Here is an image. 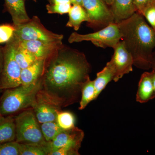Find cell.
Masks as SVG:
<instances>
[{
  "label": "cell",
  "instance_id": "cell-1",
  "mask_svg": "<svg viewBox=\"0 0 155 155\" xmlns=\"http://www.w3.org/2000/svg\"><path fill=\"white\" fill-rule=\"evenodd\" d=\"M91 67L85 55L63 44L45 59L40 91L61 108L80 101Z\"/></svg>",
  "mask_w": 155,
  "mask_h": 155
},
{
  "label": "cell",
  "instance_id": "cell-2",
  "mask_svg": "<svg viewBox=\"0 0 155 155\" xmlns=\"http://www.w3.org/2000/svg\"><path fill=\"white\" fill-rule=\"evenodd\" d=\"M117 24L121 40L133 58L134 65L143 70L152 68L155 49V29L137 12Z\"/></svg>",
  "mask_w": 155,
  "mask_h": 155
},
{
  "label": "cell",
  "instance_id": "cell-3",
  "mask_svg": "<svg viewBox=\"0 0 155 155\" xmlns=\"http://www.w3.org/2000/svg\"><path fill=\"white\" fill-rule=\"evenodd\" d=\"M41 77L30 85L5 90L0 98V111L4 116H11L32 108L41 88Z\"/></svg>",
  "mask_w": 155,
  "mask_h": 155
},
{
  "label": "cell",
  "instance_id": "cell-4",
  "mask_svg": "<svg viewBox=\"0 0 155 155\" xmlns=\"http://www.w3.org/2000/svg\"><path fill=\"white\" fill-rule=\"evenodd\" d=\"M15 122L16 141L22 144L41 146L45 148L47 142L32 108L20 112L15 116Z\"/></svg>",
  "mask_w": 155,
  "mask_h": 155
},
{
  "label": "cell",
  "instance_id": "cell-5",
  "mask_svg": "<svg viewBox=\"0 0 155 155\" xmlns=\"http://www.w3.org/2000/svg\"><path fill=\"white\" fill-rule=\"evenodd\" d=\"M17 39L14 35L3 48L4 64L1 77V90L14 88L21 85L22 69L16 61L15 50Z\"/></svg>",
  "mask_w": 155,
  "mask_h": 155
},
{
  "label": "cell",
  "instance_id": "cell-6",
  "mask_svg": "<svg viewBox=\"0 0 155 155\" xmlns=\"http://www.w3.org/2000/svg\"><path fill=\"white\" fill-rule=\"evenodd\" d=\"M121 38L122 36L118 25L112 22L102 29L93 33L80 34L76 32H72L68 41L69 43L89 41L98 47L114 48L121 40Z\"/></svg>",
  "mask_w": 155,
  "mask_h": 155
},
{
  "label": "cell",
  "instance_id": "cell-7",
  "mask_svg": "<svg viewBox=\"0 0 155 155\" xmlns=\"http://www.w3.org/2000/svg\"><path fill=\"white\" fill-rule=\"evenodd\" d=\"M14 36L22 41L35 40L48 42H62L64 35L48 30L42 24L38 16L28 22L15 26Z\"/></svg>",
  "mask_w": 155,
  "mask_h": 155
},
{
  "label": "cell",
  "instance_id": "cell-8",
  "mask_svg": "<svg viewBox=\"0 0 155 155\" xmlns=\"http://www.w3.org/2000/svg\"><path fill=\"white\" fill-rule=\"evenodd\" d=\"M82 3L88 14L91 27L103 28L114 22L110 10L104 0H82Z\"/></svg>",
  "mask_w": 155,
  "mask_h": 155
},
{
  "label": "cell",
  "instance_id": "cell-9",
  "mask_svg": "<svg viewBox=\"0 0 155 155\" xmlns=\"http://www.w3.org/2000/svg\"><path fill=\"white\" fill-rule=\"evenodd\" d=\"M113 49L114 54L107 64L114 72V81L117 82L125 74L133 71V59L122 41H120Z\"/></svg>",
  "mask_w": 155,
  "mask_h": 155
},
{
  "label": "cell",
  "instance_id": "cell-10",
  "mask_svg": "<svg viewBox=\"0 0 155 155\" xmlns=\"http://www.w3.org/2000/svg\"><path fill=\"white\" fill-rule=\"evenodd\" d=\"M32 108L40 124L56 121L57 114L62 110L40 91Z\"/></svg>",
  "mask_w": 155,
  "mask_h": 155
},
{
  "label": "cell",
  "instance_id": "cell-11",
  "mask_svg": "<svg viewBox=\"0 0 155 155\" xmlns=\"http://www.w3.org/2000/svg\"><path fill=\"white\" fill-rule=\"evenodd\" d=\"M84 136L83 130L75 126L69 130H62L53 140L47 143L45 149L48 155L72 142L83 140Z\"/></svg>",
  "mask_w": 155,
  "mask_h": 155
},
{
  "label": "cell",
  "instance_id": "cell-12",
  "mask_svg": "<svg viewBox=\"0 0 155 155\" xmlns=\"http://www.w3.org/2000/svg\"><path fill=\"white\" fill-rule=\"evenodd\" d=\"M19 40V39H18ZM22 47L29 50L38 59H46L63 45V42L19 41Z\"/></svg>",
  "mask_w": 155,
  "mask_h": 155
},
{
  "label": "cell",
  "instance_id": "cell-13",
  "mask_svg": "<svg viewBox=\"0 0 155 155\" xmlns=\"http://www.w3.org/2000/svg\"><path fill=\"white\" fill-rule=\"evenodd\" d=\"M110 6L114 23L126 20L137 12L133 0H114Z\"/></svg>",
  "mask_w": 155,
  "mask_h": 155
},
{
  "label": "cell",
  "instance_id": "cell-14",
  "mask_svg": "<svg viewBox=\"0 0 155 155\" xmlns=\"http://www.w3.org/2000/svg\"><path fill=\"white\" fill-rule=\"evenodd\" d=\"M6 9L15 26L28 22L31 18L25 10V0H5Z\"/></svg>",
  "mask_w": 155,
  "mask_h": 155
},
{
  "label": "cell",
  "instance_id": "cell-15",
  "mask_svg": "<svg viewBox=\"0 0 155 155\" xmlns=\"http://www.w3.org/2000/svg\"><path fill=\"white\" fill-rule=\"evenodd\" d=\"M45 59H38L30 66L22 69L20 75L22 85H28L35 83L42 75Z\"/></svg>",
  "mask_w": 155,
  "mask_h": 155
},
{
  "label": "cell",
  "instance_id": "cell-16",
  "mask_svg": "<svg viewBox=\"0 0 155 155\" xmlns=\"http://www.w3.org/2000/svg\"><path fill=\"white\" fill-rule=\"evenodd\" d=\"M155 98L153 86L150 72H146L141 75L136 94L137 102L144 104Z\"/></svg>",
  "mask_w": 155,
  "mask_h": 155
},
{
  "label": "cell",
  "instance_id": "cell-17",
  "mask_svg": "<svg viewBox=\"0 0 155 155\" xmlns=\"http://www.w3.org/2000/svg\"><path fill=\"white\" fill-rule=\"evenodd\" d=\"M15 116H4L0 119V143L16 140Z\"/></svg>",
  "mask_w": 155,
  "mask_h": 155
},
{
  "label": "cell",
  "instance_id": "cell-18",
  "mask_svg": "<svg viewBox=\"0 0 155 155\" xmlns=\"http://www.w3.org/2000/svg\"><path fill=\"white\" fill-rule=\"evenodd\" d=\"M69 19L66 26L78 31L83 22H89L88 14L84 8L80 5H73L69 13Z\"/></svg>",
  "mask_w": 155,
  "mask_h": 155
},
{
  "label": "cell",
  "instance_id": "cell-19",
  "mask_svg": "<svg viewBox=\"0 0 155 155\" xmlns=\"http://www.w3.org/2000/svg\"><path fill=\"white\" fill-rule=\"evenodd\" d=\"M114 73L110 66L107 63L104 69L98 72L94 80V85L95 94V100L96 99L100 94L111 81L114 80Z\"/></svg>",
  "mask_w": 155,
  "mask_h": 155
},
{
  "label": "cell",
  "instance_id": "cell-20",
  "mask_svg": "<svg viewBox=\"0 0 155 155\" xmlns=\"http://www.w3.org/2000/svg\"><path fill=\"white\" fill-rule=\"evenodd\" d=\"M17 41L15 50L16 61L21 69L27 68L38 60L32 53L20 45L19 40Z\"/></svg>",
  "mask_w": 155,
  "mask_h": 155
},
{
  "label": "cell",
  "instance_id": "cell-21",
  "mask_svg": "<svg viewBox=\"0 0 155 155\" xmlns=\"http://www.w3.org/2000/svg\"><path fill=\"white\" fill-rule=\"evenodd\" d=\"M94 81L89 79L84 84L81 91V97L79 103V110H83L91 102L95 100Z\"/></svg>",
  "mask_w": 155,
  "mask_h": 155
},
{
  "label": "cell",
  "instance_id": "cell-22",
  "mask_svg": "<svg viewBox=\"0 0 155 155\" xmlns=\"http://www.w3.org/2000/svg\"><path fill=\"white\" fill-rule=\"evenodd\" d=\"M56 122L64 130H69L75 127V116L69 111H59L57 114Z\"/></svg>",
  "mask_w": 155,
  "mask_h": 155
},
{
  "label": "cell",
  "instance_id": "cell-23",
  "mask_svg": "<svg viewBox=\"0 0 155 155\" xmlns=\"http://www.w3.org/2000/svg\"><path fill=\"white\" fill-rule=\"evenodd\" d=\"M40 127L43 135L47 142L51 141L58 134L64 130L61 129L56 121L42 123Z\"/></svg>",
  "mask_w": 155,
  "mask_h": 155
},
{
  "label": "cell",
  "instance_id": "cell-24",
  "mask_svg": "<svg viewBox=\"0 0 155 155\" xmlns=\"http://www.w3.org/2000/svg\"><path fill=\"white\" fill-rule=\"evenodd\" d=\"M83 140L72 142L51 153L50 155H79V149Z\"/></svg>",
  "mask_w": 155,
  "mask_h": 155
},
{
  "label": "cell",
  "instance_id": "cell-25",
  "mask_svg": "<svg viewBox=\"0 0 155 155\" xmlns=\"http://www.w3.org/2000/svg\"><path fill=\"white\" fill-rule=\"evenodd\" d=\"M19 155H48L44 147L37 145L19 143Z\"/></svg>",
  "mask_w": 155,
  "mask_h": 155
},
{
  "label": "cell",
  "instance_id": "cell-26",
  "mask_svg": "<svg viewBox=\"0 0 155 155\" xmlns=\"http://www.w3.org/2000/svg\"><path fill=\"white\" fill-rule=\"evenodd\" d=\"M0 155H19V143L15 140L0 143Z\"/></svg>",
  "mask_w": 155,
  "mask_h": 155
},
{
  "label": "cell",
  "instance_id": "cell-27",
  "mask_svg": "<svg viewBox=\"0 0 155 155\" xmlns=\"http://www.w3.org/2000/svg\"><path fill=\"white\" fill-rule=\"evenodd\" d=\"M15 30V25L14 24L0 25V44L6 43L9 41L13 37Z\"/></svg>",
  "mask_w": 155,
  "mask_h": 155
},
{
  "label": "cell",
  "instance_id": "cell-28",
  "mask_svg": "<svg viewBox=\"0 0 155 155\" xmlns=\"http://www.w3.org/2000/svg\"><path fill=\"white\" fill-rule=\"evenodd\" d=\"M71 7V3L54 5L48 4L46 5V9L48 14H58L63 15L69 13Z\"/></svg>",
  "mask_w": 155,
  "mask_h": 155
},
{
  "label": "cell",
  "instance_id": "cell-29",
  "mask_svg": "<svg viewBox=\"0 0 155 155\" xmlns=\"http://www.w3.org/2000/svg\"><path fill=\"white\" fill-rule=\"evenodd\" d=\"M133 2L137 12L143 16L147 9L155 6V0H133Z\"/></svg>",
  "mask_w": 155,
  "mask_h": 155
},
{
  "label": "cell",
  "instance_id": "cell-30",
  "mask_svg": "<svg viewBox=\"0 0 155 155\" xmlns=\"http://www.w3.org/2000/svg\"><path fill=\"white\" fill-rule=\"evenodd\" d=\"M143 16L151 27L155 30V6L150 7L145 11Z\"/></svg>",
  "mask_w": 155,
  "mask_h": 155
},
{
  "label": "cell",
  "instance_id": "cell-31",
  "mask_svg": "<svg viewBox=\"0 0 155 155\" xmlns=\"http://www.w3.org/2000/svg\"><path fill=\"white\" fill-rule=\"evenodd\" d=\"M4 64V53H3V48L0 46V86H1V77ZM1 91V89H0Z\"/></svg>",
  "mask_w": 155,
  "mask_h": 155
},
{
  "label": "cell",
  "instance_id": "cell-32",
  "mask_svg": "<svg viewBox=\"0 0 155 155\" xmlns=\"http://www.w3.org/2000/svg\"><path fill=\"white\" fill-rule=\"evenodd\" d=\"M50 4H61L71 3L69 0H48Z\"/></svg>",
  "mask_w": 155,
  "mask_h": 155
},
{
  "label": "cell",
  "instance_id": "cell-33",
  "mask_svg": "<svg viewBox=\"0 0 155 155\" xmlns=\"http://www.w3.org/2000/svg\"><path fill=\"white\" fill-rule=\"evenodd\" d=\"M150 74L152 80L153 86L154 94L155 98V71L154 70L152 69V71L150 72Z\"/></svg>",
  "mask_w": 155,
  "mask_h": 155
},
{
  "label": "cell",
  "instance_id": "cell-34",
  "mask_svg": "<svg viewBox=\"0 0 155 155\" xmlns=\"http://www.w3.org/2000/svg\"><path fill=\"white\" fill-rule=\"evenodd\" d=\"M114 0H104L108 6H110L114 2Z\"/></svg>",
  "mask_w": 155,
  "mask_h": 155
},
{
  "label": "cell",
  "instance_id": "cell-35",
  "mask_svg": "<svg viewBox=\"0 0 155 155\" xmlns=\"http://www.w3.org/2000/svg\"><path fill=\"white\" fill-rule=\"evenodd\" d=\"M75 4L82 6V0H75Z\"/></svg>",
  "mask_w": 155,
  "mask_h": 155
},
{
  "label": "cell",
  "instance_id": "cell-36",
  "mask_svg": "<svg viewBox=\"0 0 155 155\" xmlns=\"http://www.w3.org/2000/svg\"><path fill=\"white\" fill-rule=\"evenodd\" d=\"M155 67V56L154 57L153 62V66L152 67V69L153 67Z\"/></svg>",
  "mask_w": 155,
  "mask_h": 155
},
{
  "label": "cell",
  "instance_id": "cell-37",
  "mask_svg": "<svg viewBox=\"0 0 155 155\" xmlns=\"http://www.w3.org/2000/svg\"><path fill=\"white\" fill-rule=\"evenodd\" d=\"M69 1H70L71 4H72V5H75V0H69Z\"/></svg>",
  "mask_w": 155,
  "mask_h": 155
},
{
  "label": "cell",
  "instance_id": "cell-38",
  "mask_svg": "<svg viewBox=\"0 0 155 155\" xmlns=\"http://www.w3.org/2000/svg\"><path fill=\"white\" fill-rule=\"evenodd\" d=\"M4 117V116H3L2 115V113H1V111H0V119H2V118H3Z\"/></svg>",
  "mask_w": 155,
  "mask_h": 155
},
{
  "label": "cell",
  "instance_id": "cell-39",
  "mask_svg": "<svg viewBox=\"0 0 155 155\" xmlns=\"http://www.w3.org/2000/svg\"><path fill=\"white\" fill-rule=\"evenodd\" d=\"M152 69L153 70H154V71H155V67H153V68H152Z\"/></svg>",
  "mask_w": 155,
  "mask_h": 155
},
{
  "label": "cell",
  "instance_id": "cell-40",
  "mask_svg": "<svg viewBox=\"0 0 155 155\" xmlns=\"http://www.w3.org/2000/svg\"><path fill=\"white\" fill-rule=\"evenodd\" d=\"M32 1H33V2H37L36 0H32Z\"/></svg>",
  "mask_w": 155,
  "mask_h": 155
}]
</instances>
